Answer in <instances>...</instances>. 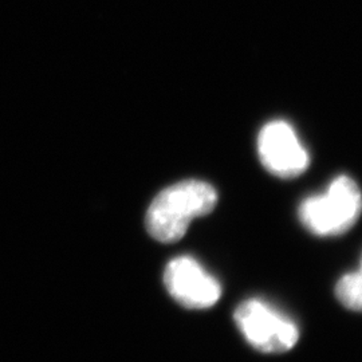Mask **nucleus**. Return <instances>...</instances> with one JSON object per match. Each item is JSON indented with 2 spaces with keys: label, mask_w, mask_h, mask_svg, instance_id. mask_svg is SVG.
<instances>
[{
  "label": "nucleus",
  "mask_w": 362,
  "mask_h": 362,
  "mask_svg": "<svg viewBox=\"0 0 362 362\" xmlns=\"http://www.w3.org/2000/svg\"><path fill=\"white\" fill-rule=\"evenodd\" d=\"M362 212V194L356 181L338 176L322 194L310 196L299 206V219L314 235L337 236L349 231Z\"/></svg>",
  "instance_id": "2"
},
{
  "label": "nucleus",
  "mask_w": 362,
  "mask_h": 362,
  "mask_svg": "<svg viewBox=\"0 0 362 362\" xmlns=\"http://www.w3.org/2000/svg\"><path fill=\"white\" fill-rule=\"evenodd\" d=\"M164 282L169 294L188 309L212 308L221 297V286L203 266L191 257L170 260Z\"/></svg>",
  "instance_id": "5"
},
{
  "label": "nucleus",
  "mask_w": 362,
  "mask_h": 362,
  "mask_svg": "<svg viewBox=\"0 0 362 362\" xmlns=\"http://www.w3.org/2000/svg\"><path fill=\"white\" fill-rule=\"evenodd\" d=\"M336 296L346 309L362 313V258L357 272L346 274L338 281Z\"/></svg>",
  "instance_id": "6"
},
{
  "label": "nucleus",
  "mask_w": 362,
  "mask_h": 362,
  "mask_svg": "<svg viewBox=\"0 0 362 362\" xmlns=\"http://www.w3.org/2000/svg\"><path fill=\"white\" fill-rule=\"evenodd\" d=\"M258 153L263 167L282 179L297 177L309 167L308 151L285 121H272L263 127L258 136Z\"/></svg>",
  "instance_id": "4"
},
{
  "label": "nucleus",
  "mask_w": 362,
  "mask_h": 362,
  "mask_svg": "<svg viewBox=\"0 0 362 362\" xmlns=\"http://www.w3.org/2000/svg\"><path fill=\"white\" fill-rule=\"evenodd\" d=\"M218 203L216 189L206 181L185 180L157 194L146 214V228L161 243H175L196 218L206 216Z\"/></svg>",
  "instance_id": "1"
},
{
  "label": "nucleus",
  "mask_w": 362,
  "mask_h": 362,
  "mask_svg": "<svg viewBox=\"0 0 362 362\" xmlns=\"http://www.w3.org/2000/svg\"><path fill=\"white\" fill-rule=\"evenodd\" d=\"M233 320L247 342L263 353H285L299 338L297 325L260 299L240 303Z\"/></svg>",
  "instance_id": "3"
}]
</instances>
